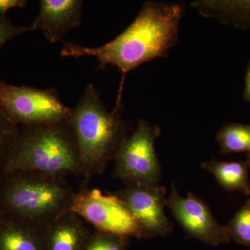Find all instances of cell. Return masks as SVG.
<instances>
[{"label":"cell","mask_w":250,"mask_h":250,"mask_svg":"<svg viewBox=\"0 0 250 250\" xmlns=\"http://www.w3.org/2000/svg\"><path fill=\"white\" fill-rule=\"evenodd\" d=\"M82 0H41L40 11L30 27L43 34L50 43L62 41L82 22Z\"/></svg>","instance_id":"cell-10"},{"label":"cell","mask_w":250,"mask_h":250,"mask_svg":"<svg viewBox=\"0 0 250 250\" xmlns=\"http://www.w3.org/2000/svg\"><path fill=\"white\" fill-rule=\"evenodd\" d=\"M76 193L63 177L27 171L0 174V212L42 231L69 213Z\"/></svg>","instance_id":"cell-2"},{"label":"cell","mask_w":250,"mask_h":250,"mask_svg":"<svg viewBox=\"0 0 250 250\" xmlns=\"http://www.w3.org/2000/svg\"><path fill=\"white\" fill-rule=\"evenodd\" d=\"M127 238L96 231L90 235L83 250H124Z\"/></svg>","instance_id":"cell-17"},{"label":"cell","mask_w":250,"mask_h":250,"mask_svg":"<svg viewBox=\"0 0 250 250\" xmlns=\"http://www.w3.org/2000/svg\"><path fill=\"white\" fill-rule=\"evenodd\" d=\"M245 100L250 103V60L247 70L246 77V85H245L244 95Z\"/></svg>","instance_id":"cell-20"},{"label":"cell","mask_w":250,"mask_h":250,"mask_svg":"<svg viewBox=\"0 0 250 250\" xmlns=\"http://www.w3.org/2000/svg\"><path fill=\"white\" fill-rule=\"evenodd\" d=\"M220 154L246 153L250 159V125L229 123L222 126L216 135Z\"/></svg>","instance_id":"cell-14"},{"label":"cell","mask_w":250,"mask_h":250,"mask_svg":"<svg viewBox=\"0 0 250 250\" xmlns=\"http://www.w3.org/2000/svg\"><path fill=\"white\" fill-rule=\"evenodd\" d=\"M230 241L250 248V199L225 226Z\"/></svg>","instance_id":"cell-15"},{"label":"cell","mask_w":250,"mask_h":250,"mask_svg":"<svg viewBox=\"0 0 250 250\" xmlns=\"http://www.w3.org/2000/svg\"><path fill=\"white\" fill-rule=\"evenodd\" d=\"M166 206L177 223L192 238L212 246L230 242L225 226L216 221L205 202L192 192L182 197L172 183Z\"/></svg>","instance_id":"cell-9"},{"label":"cell","mask_w":250,"mask_h":250,"mask_svg":"<svg viewBox=\"0 0 250 250\" xmlns=\"http://www.w3.org/2000/svg\"><path fill=\"white\" fill-rule=\"evenodd\" d=\"M166 188L158 185L126 186L113 192L131 210L139 224L143 238L165 236L173 224L165 213Z\"/></svg>","instance_id":"cell-8"},{"label":"cell","mask_w":250,"mask_h":250,"mask_svg":"<svg viewBox=\"0 0 250 250\" xmlns=\"http://www.w3.org/2000/svg\"><path fill=\"white\" fill-rule=\"evenodd\" d=\"M69 212L84 219L96 231L126 238H143L134 215L114 194L104 195L98 189H89L85 184L74 197Z\"/></svg>","instance_id":"cell-7"},{"label":"cell","mask_w":250,"mask_h":250,"mask_svg":"<svg viewBox=\"0 0 250 250\" xmlns=\"http://www.w3.org/2000/svg\"><path fill=\"white\" fill-rule=\"evenodd\" d=\"M201 167L214 176L218 183L228 191L241 192L250 195V159L225 162L216 159L202 163Z\"/></svg>","instance_id":"cell-13"},{"label":"cell","mask_w":250,"mask_h":250,"mask_svg":"<svg viewBox=\"0 0 250 250\" xmlns=\"http://www.w3.org/2000/svg\"><path fill=\"white\" fill-rule=\"evenodd\" d=\"M27 3L26 0H0V21L6 18V15L10 9L24 7Z\"/></svg>","instance_id":"cell-19"},{"label":"cell","mask_w":250,"mask_h":250,"mask_svg":"<svg viewBox=\"0 0 250 250\" xmlns=\"http://www.w3.org/2000/svg\"><path fill=\"white\" fill-rule=\"evenodd\" d=\"M0 250H45L43 231L0 212Z\"/></svg>","instance_id":"cell-12"},{"label":"cell","mask_w":250,"mask_h":250,"mask_svg":"<svg viewBox=\"0 0 250 250\" xmlns=\"http://www.w3.org/2000/svg\"><path fill=\"white\" fill-rule=\"evenodd\" d=\"M183 11L179 3L146 1L134 22L113 41L98 47L64 42L61 55L93 57L98 69L113 65L125 75L145 62L167 57L178 41Z\"/></svg>","instance_id":"cell-1"},{"label":"cell","mask_w":250,"mask_h":250,"mask_svg":"<svg viewBox=\"0 0 250 250\" xmlns=\"http://www.w3.org/2000/svg\"><path fill=\"white\" fill-rule=\"evenodd\" d=\"M69 123L78 145L85 182L103 174L113 161L118 147L129 134V126L115 108L106 109L95 85L90 83L76 106L72 108Z\"/></svg>","instance_id":"cell-4"},{"label":"cell","mask_w":250,"mask_h":250,"mask_svg":"<svg viewBox=\"0 0 250 250\" xmlns=\"http://www.w3.org/2000/svg\"><path fill=\"white\" fill-rule=\"evenodd\" d=\"M19 132L20 126L15 124L0 107V171L7 160Z\"/></svg>","instance_id":"cell-16"},{"label":"cell","mask_w":250,"mask_h":250,"mask_svg":"<svg viewBox=\"0 0 250 250\" xmlns=\"http://www.w3.org/2000/svg\"><path fill=\"white\" fill-rule=\"evenodd\" d=\"M161 128L140 120L123 140L114 156V177L126 186L158 185L161 170L155 149Z\"/></svg>","instance_id":"cell-5"},{"label":"cell","mask_w":250,"mask_h":250,"mask_svg":"<svg viewBox=\"0 0 250 250\" xmlns=\"http://www.w3.org/2000/svg\"><path fill=\"white\" fill-rule=\"evenodd\" d=\"M22 126L1 173L83 177L76 136L68 121Z\"/></svg>","instance_id":"cell-3"},{"label":"cell","mask_w":250,"mask_h":250,"mask_svg":"<svg viewBox=\"0 0 250 250\" xmlns=\"http://www.w3.org/2000/svg\"><path fill=\"white\" fill-rule=\"evenodd\" d=\"M29 31H32L30 26L15 25L7 18L1 20L0 21V48L14 38Z\"/></svg>","instance_id":"cell-18"},{"label":"cell","mask_w":250,"mask_h":250,"mask_svg":"<svg viewBox=\"0 0 250 250\" xmlns=\"http://www.w3.org/2000/svg\"><path fill=\"white\" fill-rule=\"evenodd\" d=\"M0 107L15 124L32 126L67 121L72 108L61 101L54 88L39 89L0 80Z\"/></svg>","instance_id":"cell-6"},{"label":"cell","mask_w":250,"mask_h":250,"mask_svg":"<svg viewBox=\"0 0 250 250\" xmlns=\"http://www.w3.org/2000/svg\"><path fill=\"white\" fill-rule=\"evenodd\" d=\"M90 236L82 218L69 212L43 230L45 250H83Z\"/></svg>","instance_id":"cell-11"}]
</instances>
